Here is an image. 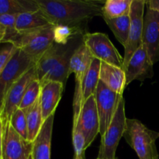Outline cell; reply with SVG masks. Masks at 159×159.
Masks as SVG:
<instances>
[{"mask_svg":"<svg viewBox=\"0 0 159 159\" xmlns=\"http://www.w3.org/2000/svg\"><path fill=\"white\" fill-rule=\"evenodd\" d=\"M39 11L54 26H68L85 30L95 16H102L97 1L82 0H36Z\"/></svg>","mask_w":159,"mask_h":159,"instance_id":"obj_1","label":"cell"},{"mask_svg":"<svg viewBox=\"0 0 159 159\" xmlns=\"http://www.w3.org/2000/svg\"><path fill=\"white\" fill-rule=\"evenodd\" d=\"M84 34H78L67 43L54 42L36 63L37 80L40 85L48 82H58L66 85L70 75V63L76 50L83 43Z\"/></svg>","mask_w":159,"mask_h":159,"instance_id":"obj_2","label":"cell"},{"mask_svg":"<svg viewBox=\"0 0 159 159\" xmlns=\"http://www.w3.org/2000/svg\"><path fill=\"white\" fill-rule=\"evenodd\" d=\"M124 137L139 159L158 158L155 142L159 138V133L148 129L140 120L127 118Z\"/></svg>","mask_w":159,"mask_h":159,"instance_id":"obj_3","label":"cell"},{"mask_svg":"<svg viewBox=\"0 0 159 159\" xmlns=\"http://www.w3.org/2000/svg\"><path fill=\"white\" fill-rule=\"evenodd\" d=\"M54 42V26L51 25L22 34L18 33L10 42V44L24 51L37 62Z\"/></svg>","mask_w":159,"mask_h":159,"instance_id":"obj_4","label":"cell"},{"mask_svg":"<svg viewBox=\"0 0 159 159\" xmlns=\"http://www.w3.org/2000/svg\"><path fill=\"white\" fill-rule=\"evenodd\" d=\"M36 63L35 59L17 48L13 57L0 75V114L9 90L26 71L35 67Z\"/></svg>","mask_w":159,"mask_h":159,"instance_id":"obj_5","label":"cell"},{"mask_svg":"<svg viewBox=\"0 0 159 159\" xmlns=\"http://www.w3.org/2000/svg\"><path fill=\"white\" fill-rule=\"evenodd\" d=\"M127 119L125 114V100L123 97L107 132L102 136L97 158H116V149L121 138L124 137Z\"/></svg>","mask_w":159,"mask_h":159,"instance_id":"obj_6","label":"cell"},{"mask_svg":"<svg viewBox=\"0 0 159 159\" xmlns=\"http://www.w3.org/2000/svg\"><path fill=\"white\" fill-rule=\"evenodd\" d=\"M83 42L93 57L124 70V57L120 55L108 35L102 33H86Z\"/></svg>","mask_w":159,"mask_h":159,"instance_id":"obj_7","label":"cell"},{"mask_svg":"<svg viewBox=\"0 0 159 159\" xmlns=\"http://www.w3.org/2000/svg\"><path fill=\"white\" fill-rule=\"evenodd\" d=\"M94 96L99 118V134L102 137L107 132L124 96L112 91L100 80Z\"/></svg>","mask_w":159,"mask_h":159,"instance_id":"obj_8","label":"cell"},{"mask_svg":"<svg viewBox=\"0 0 159 159\" xmlns=\"http://www.w3.org/2000/svg\"><path fill=\"white\" fill-rule=\"evenodd\" d=\"M146 5L144 0H133L130 8V28L128 40L124 46V71L127 68L135 51L142 45L144 26V10Z\"/></svg>","mask_w":159,"mask_h":159,"instance_id":"obj_9","label":"cell"},{"mask_svg":"<svg viewBox=\"0 0 159 159\" xmlns=\"http://www.w3.org/2000/svg\"><path fill=\"white\" fill-rule=\"evenodd\" d=\"M35 79H37V75L36 68L34 67L26 71L9 90L5 99L4 105L1 113L3 130L7 124L10 122L11 117L14 112L20 107L27 86Z\"/></svg>","mask_w":159,"mask_h":159,"instance_id":"obj_10","label":"cell"},{"mask_svg":"<svg viewBox=\"0 0 159 159\" xmlns=\"http://www.w3.org/2000/svg\"><path fill=\"white\" fill-rule=\"evenodd\" d=\"M82 132L85 141V149L88 148L99 133V118L94 96H91L83 104L76 127L72 130Z\"/></svg>","mask_w":159,"mask_h":159,"instance_id":"obj_11","label":"cell"},{"mask_svg":"<svg viewBox=\"0 0 159 159\" xmlns=\"http://www.w3.org/2000/svg\"><path fill=\"white\" fill-rule=\"evenodd\" d=\"M34 142L22 138L10 123L4 128L2 159H29L32 154Z\"/></svg>","mask_w":159,"mask_h":159,"instance_id":"obj_12","label":"cell"},{"mask_svg":"<svg viewBox=\"0 0 159 159\" xmlns=\"http://www.w3.org/2000/svg\"><path fill=\"white\" fill-rule=\"evenodd\" d=\"M153 65L145 47L142 44L135 51L124 70L126 86L134 80L143 82L147 79H152L154 75Z\"/></svg>","mask_w":159,"mask_h":159,"instance_id":"obj_13","label":"cell"},{"mask_svg":"<svg viewBox=\"0 0 159 159\" xmlns=\"http://www.w3.org/2000/svg\"><path fill=\"white\" fill-rule=\"evenodd\" d=\"M142 44L152 63L159 61V12L148 9L144 17Z\"/></svg>","mask_w":159,"mask_h":159,"instance_id":"obj_14","label":"cell"},{"mask_svg":"<svg viewBox=\"0 0 159 159\" xmlns=\"http://www.w3.org/2000/svg\"><path fill=\"white\" fill-rule=\"evenodd\" d=\"M65 89L58 82H48L41 85L40 102L43 120L54 114Z\"/></svg>","mask_w":159,"mask_h":159,"instance_id":"obj_15","label":"cell"},{"mask_svg":"<svg viewBox=\"0 0 159 159\" xmlns=\"http://www.w3.org/2000/svg\"><path fill=\"white\" fill-rule=\"evenodd\" d=\"M54 113L51 115L43 124L40 133L34 141L32 159H51V138Z\"/></svg>","mask_w":159,"mask_h":159,"instance_id":"obj_16","label":"cell"},{"mask_svg":"<svg viewBox=\"0 0 159 159\" xmlns=\"http://www.w3.org/2000/svg\"><path fill=\"white\" fill-rule=\"evenodd\" d=\"M99 80L112 91L120 95L124 93L126 87V75L122 68L101 61Z\"/></svg>","mask_w":159,"mask_h":159,"instance_id":"obj_17","label":"cell"},{"mask_svg":"<svg viewBox=\"0 0 159 159\" xmlns=\"http://www.w3.org/2000/svg\"><path fill=\"white\" fill-rule=\"evenodd\" d=\"M48 19L40 12H26L17 15L16 20V30L19 34L34 30L51 26Z\"/></svg>","mask_w":159,"mask_h":159,"instance_id":"obj_18","label":"cell"},{"mask_svg":"<svg viewBox=\"0 0 159 159\" xmlns=\"http://www.w3.org/2000/svg\"><path fill=\"white\" fill-rule=\"evenodd\" d=\"M101 61L97 58H93L91 65L85 76L82 82V106L85 101L91 96H94L99 81V71H100Z\"/></svg>","mask_w":159,"mask_h":159,"instance_id":"obj_19","label":"cell"},{"mask_svg":"<svg viewBox=\"0 0 159 159\" xmlns=\"http://www.w3.org/2000/svg\"><path fill=\"white\" fill-rule=\"evenodd\" d=\"M39 11L36 0H0V15H19Z\"/></svg>","mask_w":159,"mask_h":159,"instance_id":"obj_20","label":"cell"},{"mask_svg":"<svg viewBox=\"0 0 159 159\" xmlns=\"http://www.w3.org/2000/svg\"><path fill=\"white\" fill-rule=\"evenodd\" d=\"M24 111L26 113V120H27L28 141L34 142L38 134L40 133L43 124L44 123L42 116L40 98L32 107Z\"/></svg>","mask_w":159,"mask_h":159,"instance_id":"obj_21","label":"cell"},{"mask_svg":"<svg viewBox=\"0 0 159 159\" xmlns=\"http://www.w3.org/2000/svg\"><path fill=\"white\" fill-rule=\"evenodd\" d=\"M103 20L108 25L110 29L113 33L116 40L123 45L125 46L128 40L129 33L130 28V15L117 17V18L110 19L103 17Z\"/></svg>","mask_w":159,"mask_h":159,"instance_id":"obj_22","label":"cell"},{"mask_svg":"<svg viewBox=\"0 0 159 159\" xmlns=\"http://www.w3.org/2000/svg\"><path fill=\"white\" fill-rule=\"evenodd\" d=\"M133 0H107L102 7V17L110 19L130 15Z\"/></svg>","mask_w":159,"mask_h":159,"instance_id":"obj_23","label":"cell"},{"mask_svg":"<svg viewBox=\"0 0 159 159\" xmlns=\"http://www.w3.org/2000/svg\"><path fill=\"white\" fill-rule=\"evenodd\" d=\"M41 85L37 79L32 81L25 91L22 102L19 108L26 110L32 107L40 98Z\"/></svg>","mask_w":159,"mask_h":159,"instance_id":"obj_24","label":"cell"},{"mask_svg":"<svg viewBox=\"0 0 159 159\" xmlns=\"http://www.w3.org/2000/svg\"><path fill=\"white\" fill-rule=\"evenodd\" d=\"M85 30L68 26H54V42L65 43L78 34H85Z\"/></svg>","mask_w":159,"mask_h":159,"instance_id":"obj_25","label":"cell"},{"mask_svg":"<svg viewBox=\"0 0 159 159\" xmlns=\"http://www.w3.org/2000/svg\"><path fill=\"white\" fill-rule=\"evenodd\" d=\"M10 124L14 130L24 139L28 140V128L26 115L24 110L17 109L12 114L10 120Z\"/></svg>","mask_w":159,"mask_h":159,"instance_id":"obj_26","label":"cell"},{"mask_svg":"<svg viewBox=\"0 0 159 159\" xmlns=\"http://www.w3.org/2000/svg\"><path fill=\"white\" fill-rule=\"evenodd\" d=\"M72 141L75 150V158L85 159V137L81 130H72Z\"/></svg>","mask_w":159,"mask_h":159,"instance_id":"obj_27","label":"cell"},{"mask_svg":"<svg viewBox=\"0 0 159 159\" xmlns=\"http://www.w3.org/2000/svg\"><path fill=\"white\" fill-rule=\"evenodd\" d=\"M17 48L14 45L9 43L0 50V75L2 72L4 68L9 62L14 54L16 51Z\"/></svg>","mask_w":159,"mask_h":159,"instance_id":"obj_28","label":"cell"},{"mask_svg":"<svg viewBox=\"0 0 159 159\" xmlns=\"http://www.w3.org/2000/svg\"><path fill=\"white\" fill-rule=\"evenodd\" d=\"M148 5V9H150L155 12H159V0H149L146 1Z\"/></svg>","mask_w":159,"mask_h":159,"instance_id":"obj_29","label":"cell"},{"mask_svg":"<svg viewBox=\"0 0 159 159\" xmlns=\"http://www.w3.org/2000/svg\"><path fill=\"white\" fill-rule=\"evenodd\" d=\"M3 137H4V130H3L1 114H0V159H2Z\"/></svg>","mask_w":159,"mask_h":159,"instance_id":"obj_30","label":"cell"},{"mask_svg":"<svg viewBox=\"0 0 159 159\" xmlns=\"http://www.w3.org/2000/svg\"><path fill=\"white\" fill-rule=\"evenodd\" d=\"M29 159H32V157H31V156H30V158Z\"/></svg>","mask_w":159,"mask_h":159,"instance_id":"obj_31","label":"cell"},{"mask_svg":"<svg viewBox=\"0 0 159 159\" xmlns=\"http://www.w3.org/2000/svg\"><path fill=\"white\" fill-rule=\"evenodd\" d=\"M73 159H78V158H75V157H74V158H73Z\"/></svg>","mask_w":159,"mask_h":159,"instance_id":"obj_32","label":"cell"},{"mask_svg":"<svg viewBox=\"0 0 159 159\" xmlns=\"http://www.w3.org/2000/svg\"><path fill=\"white\" fill-rule=\"evenodd\" d=\"M115 159H118V158H115Z\"/></svg>","mask_w":159,"mask_h":159,"instance_id":"obj_33","label":"cell"},{"mask_svg":"<svg viewBox=\"0 0 159 159\" xmlns=\"http://www.w3.org/2000/svg\"><path fill=\"white\" fill-rule=\"evenodd\" d=\"M96 159H99V158H96Z\"/></svg>","mask_w":159,"mask_h":159,"instance_id":"obj_34","label":"cell"},{"mask_svg":"<svg viewBox=\"0 0 159 159\" xmlns=\"http://www.w3.org/2000/svg\"><path fill=\"white\" fill-rule=\"evenodd\" d=\"M158 159H159V157H158Z\"/></svg>","mask_w":159,"mask_h":159,"instance_id":"obj_35","label":"cell"}]
</instances>
